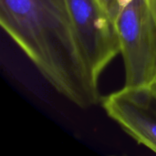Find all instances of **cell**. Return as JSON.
<instances>
[{"label":"cell","instance_id":"cell-1","mask_svg":"<svg viewBox=\"0 0 156 156\" xmlns=\"http://www.w3.org/2000/svg\"><path fill=\"white\" fill-rule=\"evenodd\" d=\"M0 23L57 92L83 109L99 102L66 0H0Z\"/></svg>","mask_w":156,"mask_h":156},{"label":"cell","instance_id":"cell-3","mask_svg":"<svg viewBox=\"0 0 156 156\" xmlns=\"http://www.w3.org/2000/svg\"><path fill=\"white\" fill-rule=\"evenodd\" d=\"M74 28L94 80L121 54L115 21L98 0H66Z\"/></svg>","mask_w":156,"mask_h":156},{"label":"cell","instance_id":"cell-4","mask_svg":"<svg viewBox=\"0 0 156 156\" xmlns=\"http://www.w3.org/2000/svg\"><path fill=\"white\" fill-rule=\"evenodd\" d=\"M101 103L106 114L130 137L156 154V93L150 85L124 86Z\"/></svg>","mask_w":156,"mask_h":156},{"label":"cell","instance_id":"cell-2","mask_svg":"<svg viewBox=\"0 0 156 156\" xmlns=\"http://www.w3.org/2000/svg\"><path fill=\"white\" fill-rule=\"evenodd\" d=\"M117 27L125 86L150 85L156 74V14L146 0H130L119 13Z\"/></svg>","mask_w":156,"mask_h":156},{"label":"cell","instance_id":"cell-5","mask_svg":"<svg viewBox=\"0 0 156 156\" xmlns=\"http://www.w3.org/2000/svg\"><path fill=\"white\" fill-rule=\"evenodd\" d=\"M150 87L154 90V91L156 93V74H155L154 79V80H153V81H152V83L150 84Z\"/></svg>","mask_w":156,"mask_h":156}]
</instances>
